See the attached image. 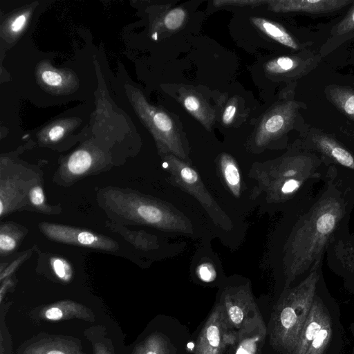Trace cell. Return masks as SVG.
I'll use <instances>...</instances> for the list:
<instances>
[{
  "label": "cell",
  "instance_id": "cell-1",
  "mask_svg": "<svg viewBox=\"0 0 354 354\" xmlns=\"http://www.w3.org/2000/svg\"><path fill=\"white\" fill-rule=\"evenodd\" d=\"M353 207L354 188L329 167L322 187L300 203L283 292L322 263L330 244L348 227Z\"/></svg>",
  "mask_w": 354,
  "mask_h": 354
},
{
  "label": "cell",
  "instance_id": "cell-2",
  "mask_svg": "<svg viewBox=\"0 0 354 354\" xmlns=\"http://www.w3.org/2000/svg\"><path fill=\"white\" fill-rule=\"evenodd\" d=\"M322 266L317 265L283 292L273 309L269 338L278 354H290L295 348L323 277Z\"/></svg>",
  "mask_w": 354,
  "mask_h": 354
},
{
  "label": "cell",
  "instance_id": "cell-3",
  "mask_svg": "<svg viewBox=\"0 0 354 354\" xmlns=\"http://www.w3.org/2000/svg\"><path fill=\"white\" fill-rule=\"evenodd\" d=\"M338 303L322 277L310 311L290 354H341L345 331Z\"/></svg>",
  "mask_w": 354,
  "mask_h": 354
},
{
  "label": "cell",
  "instance_id": "cell-4",
  "mask_svg": "<svg viewBox=\"0 0 354 354\" xmlns=\"http://www.w3.org/2000/svg\"><path fill=\"white\" fill-rule=\"evenodd\" d=\"M101 206L116 220L127 223L169 228L171 216L156 202L128 189L107 187L101 191Z\"/></svg>",
  "mask_w": 354,
  "mask_h": 354
},
{
  "label": "cell",
  "instance_id": "cell-5",
  "mask_svg": "<svg viewBox=\"0 0 354 354\" xmlns=\"http://www.w3.org/2000/svg\"><path fill=\"white\" fill-rule=\"evenodd\" d=\"M236 331L227 324L221 304L216 305L207 319L196 344L195 354H223L230 344H235Z\"/></svg>",
  "mask_w": 354,
  "mask_h": 354
},
{
  "label": "cell",
  "instance_id": "cell-6",
  "mask_svg": "<svg viewBox=\"0 0 354 354\" xmlns=\"http://www.w3.org/2000/svg\"><path fill=\"white\" fill-rule=\"evenodd\" d=\"M39 227L46 237L54 241L105 251L118 249L114 240L85 229L48 222H41Z\"/></svg>",
  "mask_w": 354,
  "mask_h": 354
},
{
  "label": "cell",
  "instance_id": "cell-7",
  "mask_svg": "<svg viewBox=\"0 0 354 354\" xmlns=\"http://www.w3.org/2000/svg\"><path fill=\"white\" fill-rule=\"evenodd\" d=\"M15 354H87L79 338L41 332L21 342Z\"/></svg>",
  "mask_w": 354,
  "mask_h": 354
},
{
  "label": "cell",
  "instance_id": "cell-8",
  "mask_svg": "<svg viewBox=\"0 0 354 354\" xmlns=\"http://www.w3.org/2000/svg\"><path fill=\"white\" fill-rule=\"evenodd\" d=\"M326 252L330 267L354 295V233L349 232L348 227L330 244Z\"/></svg>",
  "mask_w": 354,
  "mask_h": 354
},
{
  "label": "cell",
  "instance_id": "cell-9",
  "mask_svg": "<svg viewBox=\"0 0 354 354\" xmlns=\"http://www.w3.org/2000/svg\"><path fill=\"white\" fill-rule=\"evenodd\" d=\"M299 108L298 102L288 100L270 110L259 124L255 136L257 145H264L286 132L293 124Z\"/></svg>",
  "mask_w": 354,
  "mask_h": 354
},
{
  "label": "cell",
  "instance_id": "cell-10",
  "mask_svg": "<svg viewBox=\"0 0 354 354\" xmlns=\"http://www.w3.org/2000/svg\"><path fill=\"white\" fill-rule=\"evenodd\" d=\"M27 171H1L0 216L3 217L10 212L24 207L28 201L30 188L39 183V178L24 180ZM29 202V201H28Z\"/></svg>",
  "mask_w": 354,
  "mask_h": 354
},
{
  "label": "cell",
  "instance_id": "cell-11",
  "mask_svg": "<svg viewBox=\"0 0 354 354\" xmlns=\"http://www.w3.org/2000/svg\"><path fill=\"white\" fill-rule=\"evenodd\" d=\"M29 315L37 322H60L77 319L94 322L95 320V313L91 308L70 299L36 307L30 310Z\"/></svg>",
  "mask_w": 354,
  "mask_h": 354
},
{
  "label": "cell",
  "instance_id": "cell-12",
  "mask_svg": "<svg viewBox=\"0 0 354 354\" xmlns=\"http://www.w3.org/2000/svg\"><path fill=\"white\" fill-rule=\"evenodd\" d=\"M145 118L151 128L154 136L164 149L183 157L178 129L171 117L163 111L145 104Z\"/></svg>",
  "mask_w": 354,
  "mask_h": 354
},
{
  "label": "cell",
  "instance_id": "cell-13",
  "mask_svg": "<svg viewBox=\"0 0 354 354\" xmlns=\"http://www.w3.org/2000/svg\"><path fill=\"white\" fill-rule=\"evenodd\" d=\"M267 327L257 306L236 330L234 354H257L263 345Z\"/></svg>",
  "mask_w": 354,
  "mask_h": 354
},
{
  "label": "cell",
  "instance_id": "cell-14",
  "mask_svg": "<svg viewBox=\"0 0 354 354\" xmlns=\"http://www.w3.org/2000/svg\"><path fill=\"white\" fill-rule=\"evenodd\" d=\"M221 304L229 328L236 330L257 306L252 294L245 288L226 292Z\"/></svg>",
  "mask_w": 354,
  "mask_h": 354
},
{
  "label": "cell",
  "instance_id": "cell-15",
  "mask_svg": "<svg viewBox=\"0 0 354 354\" xmlns=\"http://www.w3.org/2000/svg\"><path fill=\"white\" fill-rule=\"evenodd\" d=\"M353 3L352 0H270L268 4L276 12L326 14L337 11Z\"/></svg>",
  "mask_w": 354,
  "mask_h": 354
},
{
  "label": "cell",
  "instance_id": "cell-16",
  "mask_svg": "<svg viewBox=\"0 0 354 354\" xmlns=\"http://www.w3.org/2000/svg\"><path fill=\"white\" fill-rule=\"evenodd\" d=\"M319 62L312 53L303 55H286L270 60L265 65L270 74L286 77H301L313 70Z\"/></svg>",
  "mask_w": 354,
  "mask_h": 354
},
{
  "label": "cell",
  "instance_id": "cell-17",
  "mask_svg": "<svg viewBox=\"0 0 354 354\" xmlns=\"http://www.w3.org/2000/svg\"><path fill=\"white\" fill-rule=\"evenodd\" d=\"M312 141L317 150L332 161L333 165L330 167L337 165L354 172V155L333 138L324 133H315Z\"/></svg>",
  "mask_w": 354,
  "mask_h": 354
},
{
  "label": "cell",
  "instance_id": "cell-18",
  "mask_svg": "<svg viewBox=\"0 0 354 354\" xmlns=\"http://www.w3.org/2000/svg\"><path fill=\"white\" fill-rule=\"evenodd\" d=\"M178 99L184 108L204 127L211 129L214 122V112L198 94L190 89L181 88Z\"/></svg>",
  "mask_w": 354,
  "mask_h": 354
},
{
  "label": "cell",
  "instance_id": "cell-19",
  "mask_svg": "<svg viewBox=\"0 0 354 354\" xmlns=\"http://www.w3.org/2000/svg\"><path fill=\"white\" fill-rule=\"evenodd\" d=\"M93 158L86 150L80 149L73 152L59 171L62 179L75 180L91 173Z\"/></svg>",
  "mask_w": 354,
  "mask_h": 354
},
{
  "label": "cell",
  "instance_id": "cell-20",
  "mask_svg": "<svg viewBox=\"0 0 354 354\" xmlns=\"http://www.w3.org/2000/svg\"><path fill=\"white\" fill-rule=\"evenodd\" d=\"M251 21L261 32L273 40L294 50L299 48V44L292 36L279 24L261 17H252Z\"/></svg>",
  "mask_w": 354,
  "mask_h": 354
},
{
  "label": "cell",
  "instance_id": "cell-21",
  "mask_svg": "<svg viewBox=\"0 0 354 354\" xmlns=\"http://www.w3.org/2000/svg\"><path fill=\"white\" fill-rule=\"evenodd\" d=\"M328 99L344 115L354 118V91L349 87L330 85L326 88Z\"/></svg>",
  "mask_w": 354,
  "mask_h": 354
},
{
  "label": "cell",
  "instance_id": "cell-22",
  "mask_svg": "<svg viewBox=\"0 0 354 354\" xmlns=\"http://www.w3.org/2000/svg\"><path fill=\"white\" fill-rule=\"evenodd\" d=\"M84 335L91 345L93 354H116L105 326L95 325L87 328Z\"/></svg>",
  "mask_w": 354,
  "mask_h": 354
},
{
  "label": "cell",
  "instance_id": "cell-23",
  "mask_svg": "<svg viewBox=\"0 0 354 354\" xmlns=\"http://www.w3.org/2000/svg\"><path fill=\"white\" fill-rule=\"evenodd\" d=\"M24 232L22 227L12 223H3L0 225V253L7 256L13 252L23 239Z\"/></svg>",
  "mask_w": 354,
  "mask_h": 354
},
{
  "label": "cell",
  "instance_id": "cell-24",
  "mask_svg": "<svg viewBox=\"0 0 354 354\" xmlns=\"http://www.w3.org/2000/svg\"><path fill=\"white\" fill-rule=\"evenodd\" d=\"M131 354H171L167 339L159 333H152L139 342Z\"/></svg>",
  "mask_w": 354,
  "mask_h": 354
},
{
  "label": "cell",
  "instance_id": "cell-25",
  "mask_svg": "<svg viewBox=\"0 0 354 354\" xmlns=\"http://www.w3.org/2000/svg\"><path fill=\"white\" fill-rule=\"evenodd\" d=\"M221 168L224 180L234 195L239 196L241 189V176L234 159L224 153L221 158Z\"/></svg>",
  "mask_w": 354,
  "mask_h": 354
},
{
  "label": "cell",
  "instance_id": "cell-26",
  "mask_svg": "<svg viewBox=\"0 0 354 354\" xmlns=\"http://www.w3.org/2000/svg\"><path fill=\"white\" fill-rule=\"evenodd\" d=\"M12 302L1 304L0 307V354H14L12 336L6 324V315Z\"/></svg>",
  "mask_w": 354,
  "mask_h": 354
},
{
  "label": "cell",
  "instance_id": "cell-27",
  "mask_svg": "<svg viewBox=\"0 0 354 354\" xmlns=\"http://www.w3.org/2000/svg\"><path fill=\"white\" fill-rule=\"evenodd\" d=\"M51 270L59 281L68 283L73 277V268L70 263L60 257H53L50 259Z\"/></svg>",
  "mask_w": 354,
  "mask_h": 354
},
{
  "label": "cell",
  "instance_id": "cell-28",
  "mask_svg": "<svg viewBox=\"0 0 354 354\" xmlns=\"http://www.w3.org/2000/svg\"><path fill=\"white\" fill-rule=\"evenodd\" d=\"M29 203L38 211L46 214H56L51 207L46 203L44 189L40 184L33 185L28 192Z\"/></svg>",
  "mask_w": 354,
  "mask_h": 354
},
{
  "label": "cell",
  "instance_id": "cell-29",
  "mask_svg": "<svg viewBox=\"0 0 354 354\" xmlns=\"http://www.w3.org/2000/svg\"><path fill=\"white\" fill-rule=\"evenodd\" d=\"M186 18L187 12L182 8H176L165 15L163 25L169 30H176L182 27Z\"/></svg>",
  "mask_w": 354,
  "mask_h": 354
},
{
  "label": "cell",
  "instance_id": "cell-30",
  "mask_svg": "<svg viewBox=\"0 0 354 354\" xmlns=\"http://www.w3.org/2000/svg\"><path fill=\"white\" fill-rule=\"evenodd\" d=\"M354 31V4L344 18L333 28L335 36L348 34Z\"/></svg>",
  "mask_w": 354,
  "mask_h": 354
},
{
  "label": "cell",
  "instance_id": "cell-31",
  "mask_svg": "<svg viewBox=\"0 0 354 354\" xmlns=\"http://www.w3.org/2000/svg\"><path fill=\"white\" fill-rule=\"evenodd\" d=\"M268 1L265 0H217L214 1V3L215 6H259L263 3H268Z\"/></svg>",
  "mask_w": 354,
  "mask_h": 354
},
{
  "label": "cell",
  "instance_id": "cell-32",
  "mask_svg": "<svg viewBox=\"0 0 354 354\" xmlns=\"http://www.w3.org/2000/svg\"><path fill=\"white\" fill-rule=\"evenodd\" d=\"M29 254L28 253L24 254L21 257H19L17 259L12 262L8 267L3 270L1 271L0 281L2 282L3 280L10 277V275L17 270V268L28 258Z\"/></svg>",
  "mask_w": 354,
  "mask_h": 354
},
{
  "label": "cell",
  "instance_id": "cell-33",
  "mask_svg": "<svg viewBox=\"0 0 354 354\" xmlns=\"http://www.w3.org/2000/svg\"><path fill=\"white\" fill-rule=\"evenodd\" d=\"M198 277L205 282H209L214 279L216 272L214 268L208 263L201 264L197 270Z\"/></svg>",
  "mask_w": 354,
  "mask_h": 354
},
{
  "label": "cell",
  "instance_id": "cell-34",
  "mask_svg": "<svg viewBox=\"0 0 354 354\" xmlns=\"http://www.w3.org/2000/svg\"><path fill=\"white\" fill-rule=\"evenodd\" d=\"M235 100L230 102L225 108L222 115V122L224 125H230L234 120L236 113Z\"/></svg>",
  "mask_w": 354,
  "mask_h": 354
},
{
  "label": "cell",
  "instance_id": "cell-35",
  "mask_svg": "<svg viewBox=\"0 0 354 354\" xmlns=\"http://www.w3.org/2000/svg\"><path fill=\"white\" fill-rule=\"evenodd\" d=\"M41 79L46 84L52 86H59L62 82V77L59 73L51 71H44Z\"/></svg>",
  "mask_w": 354,
  "mask_h": 354
},
{
  "label": "cell",
  "instance_id": "cell-36",
  "mask_svg": "<svg viewBox=\"0 0 354 354\" xmlns=\"http://www.w3.org/2000/svg\"><path fill=\"white\" fill-rule=\"evenodd\" d=\"M181 178L187 183H191L196 181L197 174L194 170L187 166H183L180 170Z\"/></svg>",
  "mask_w": 354,
  "mask_h": 354
},
{
  "label": "cell",
  "instance_id": "cell-37",
  "mask_svg": "<svg viewBox=\"0 0 354 354\" xmlns=\"http://www.w3.org/2000/svg\"><path fill=\"white\" fill-rule=\"evenodd\" d=\"M64 132V129L61 126H55L53 127L48 133L50 140L53 142L59 140L63 136Z\"/></svg>",
  "mask_w": 354,
  "mask_h": 354
},
{
  "label": "cell",
  "instance_id": "cell-38",
  "mask_svg": "<svg viewBox=\"0 0 354 354\" xmlns=\"http://www.w3.org/2000/svg\"><path fill=\"white\" fill-rule=\"evenodd\" d=\"M1 288H0V304L3 302V299L7 293L8 289L12 288L14 286V281L10 277L7 278L6 279L3 280L2 282H1Z\"/></svg>",
  "mask_w": 354,
  "mask_h": 354
},
{
  "label": "cell",
  "instance_id": "cell-39",
  "mask_svg": "<svg viewBox=\"0 0 354 354\" xmlns=\"http://www.w3.org/2000/svg\"><path fill=\"white\" fill-rule=\"evenodd\" d=\"M26 21V17L25 15H19L15 19L11 25V29L14 32H18L21 30Z\"/></svg>",
  "mask_w": 354,
  "mask_h": 354
},
{
  "label": "cell",
  "instance_id": "cell-40",
  "mask_svg": "<svg viewBox=\"0 0 354 354\" xmlns=\"http://www.w3.org/2000/svg\"><path fill=\"white\" fill-rule=\"evenodd\" d=\"M349 328H350V330H351V335L353 337V345L351 354H354V322L351 323Z\"/></svg>",
  "mask_w": 354,
  "mask_h": 354
},
{
  "label": "cell",
  "instance_id": "cell-41",
  "mask_svg": "<svg viewBox=\"0 0 354 354\" xmlns=\"http://www.w3.org/2000/svg\"><path fill=\"white\" fill-rule=\"evenodd\" d=\"M152 38H153V39H155V40H156V39H157V32H155V33H153V35H152Z\"/></svg>",
  "mask_w": 354,
  "mask_h": 354
}]
</instances>
